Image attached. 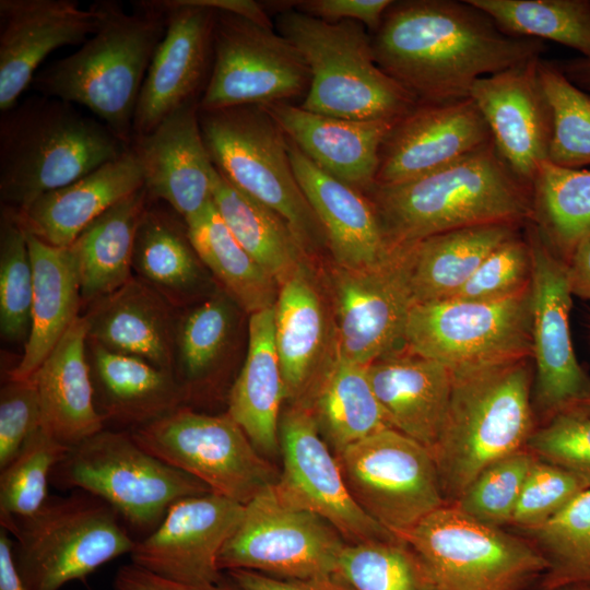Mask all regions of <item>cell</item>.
Instances as JSON below:
<instances>
[{
    "label": "cell",
    "mask_w": 590,
    "mask_h": 590,
    "mask_svg": "<svg viewBox=\"0 0 590 590\" xmlns=\"http://www.w3.org/2000/svg\"><path fill=\"white\" fill-rule=\"evenodd\" d=\"M379 68L417 103L470 97L474 82L542 57L544 42L504 33L469 0H403L371 34Z\"/></svg>",
    "instance_id": "6da1fadb"
},
{
    "label": "cell",
    "mask_w": 590,
    "mask_h": 590,
    "mask_svg": "<svg viewBox=\"0 0 590 590\" xmlns=\"http://www.w3.org/2000/svg\"><path fill=\"white\" fill-rule=\"evenodd\" d=\"M365 196L391 247L471 226H521L533 220L532 187L514 173L493 140L418 178L375 184Z\"/></svg>",
    "instance_id": "7a4b0ae2"
},
{
    "label": "cell",
    "mask_w": 590,
    "mask_h": 590,
    "mask_svg": "<svg viewBox=\"0 0 590 590\" xmlns=\"http://www.w3.org/2000/svg\"><path fill=\"white\" fill-rule=\"evenodd\" d=\"M99 24L81 47L35 75L43 96L91 110L131 146L133 119L153 55L166 30L157 1H141L127 13L116 1L94 2Z\"/></svg>",
    "instance_id": "3957f363"
},
{
    "label": "cell",
    "mask_w": 590,
    "mask_h": 590,
    "mask_svg": "<svg viewBox=\"0 0 590 590\" xmlns=\"http://www.w3.org/2000/svg\"><path fill=\"white\" fill-rule=\"evenodd\" d=\"M528 357L452 370L440 436L432 449L447 504L492 463L523 450L532 434Z\"/></svg>",
    "instance_id": "277c9868"
},
{
    "label": "cell",
    "mask_w": 590,
    "mask_h": 590,
    "mask_svg": "<svg viewBox=\"0 0 590 590\" xmlns=\"http://www.w3.org/2000/svg\"><path fill=\"white\" fill-rule=\"evenodd\" d=\"M129 149L101 120L71 103L43 95L27 98L0 120L2 206L24 210Z\"/></svg>",
    "instance_id": "5b68a950"
},
{
    "label": "cell",
    "mask_w": 590,
    "mask_h": 590,
    "mask_svg": "<svg viewBox=\"0 0 590 590\" xmlns=\"http://www.w3.org/2000/svg\"><path fill=\"white\" fill-rule=\"evenodd\" d=\"M276 27L309 69L303 109L352 120H396L417 104L379 68L371 35L362 23L328 22L287 9L279 14Z\"/></svg>",
    "instance_id": "8992f818"
},
{
    "label": "cell",
    "mask_w": 590,
    "mask_h": 590,
    "mask_svg": "<svg viewBox=\"0 0 590 590\" xmlns=\"http://www.w3.org/2000/svg\"><path fill=\"white\" fill-rule=\"evenodd\" d=\"M0 523L14 536L13 558L26 590L86 585L91 574L130 554L137 542L113 507L83 489L48 496L35 514Z\"/></svg>",
    "instance_id": "52a82bcc"
},
{
    "label": "cell",
    "mask_w": 590,
    "mask_h": 590,
    "mask_svg": "<svg viewBox=\"0 0 590 590\" xmlns=\"http://www.w3.org/2000/svg\"><path fill=\"white\" fill-rule=\"evenodd\" d=\"M49 481L59 489H83L103 499L138 535L137 541L149 535L178 499L211 492L201 481L149 453L130 432L111 428L70 447Z\"/></svg>",
    "instance_id": "ba28073f"
},
{
    "label": "cell",
    "mask_w": 590,
    "mask_h": 590,
    "mask_svg": "<svg viewBox=\"0 0 590 590\" xmlns=\"http://www.w3.org/2000/svg\"><path fill=\"white\" fill-rule=\"evenodd\" d=\"M199 121L215 168L232 186L281 215L307 250L327 244L291 164L287 138L263 106L199 109Z\"/></svg>",
    "instance_id": "9c48e42d"
},
{
    "label": "cell",
    "mask_w": 590,
    "mask_h": 590,
    "mask_svg": "<svg viewBox=\"0 0 590 590\" xmlns=\"http://www.w3.org/2000/svg\"><path fill=\"white\" fill-rule=\"evenodd\" d=\"M401 539L422 560L436 590H520L550 568L540 551L453 504L433 511Z\"/></svg>",
    "instance_id": "30bf717a"
},
{
    "label": "cell",
    "mask_w": 590,
    "mask_h": 590,
    "mask_svg": "<svg viewBox=\"0 0 590 590\" xmlns=\"http://www.w3.org/2000/svg\"><path fill=\"white\" fill-rule=\"evenodd\" d=\"M130 434L149 453L243 505L280 476L227 412L213 415L182 405Z\"/></svg>",
    "instance_id": "8fae6325"
},
{
    "label": "cell",
    "mask_w": 590,
    "mask_h": 590,
    "mask_svg": "<svg viewBox=\"0 0 590 590\" xmlns=\"http://www.w3.org/2000/svg\"><path fill=\"white\" fill-rule=\"evenodd\" d=\"M404 345L451 370L530 357V287L497 300L447 298L414 304Z\"/></svg>",
    "instance_id": "7c38bea8"
},
{
    "label": "cell",
    "mask_w": 590,
    "mask_h": 590,
    "mask_svg": "<svg viewBox=\"0 0 590 590\" xmlns=\"http://www.w3.org/2000/svg\"><path fill=\"white\" fill-rule=\"evenodd\" d=\"M345 545L333 526L288 502L274 484L245 505L240 522L219 554L217 567L285 579L330 577Z\"/></svg>",
    "instance_id": "4fadbf2b"
},
{
    "label": "cell",
    "mask_w": 590,
    "mask_h": 590,
    "mask_svg": "<svg viewBox=\"0 0 590 590\" xmlns=\"http://www.w3.org/2000/svg\"><path fill=\"white\" fill-rule=\"evenodd\" d=\"M335 457L355 502L400 539L447 505L430 450L394 428L358 440Z\"/></svg>",
    "instance_id": "5bb4252c"
},
{
    "label": "cell",
    "mask_w": 590,
    "mask_h": 590,
    "mask_svg": "<svg viewBox=\"0 0 590 590\" xmlns=\"http://www.w3.org/2000/svg\"><path fill=\"white\" fill-rule=\"evenodd\" d=\"M309 84L305 59L273 27L217 11L212 68L199 98L200 110L291 103L305 97Z\"/></svg>",
    "instance_id": "9a60e30c"
},
{
    "label": "cell",
    "mask_w": 590,
    "mask_h": 590,
    "mask_svg": "<svg viewBox=\"0 0 590 590\" xmlns=\"http://www.w3.org/2000/svg\"><path fill=\"white\" fill-rule=\"evenodd\" d=\"M410 275V245L393 247L371 266H335L331 284L337 356L367 366L405 349V326L415 304Z\"/></svg>",
    "instance_id": "2e32d148"
},
{
    "label": "cell",
    "mask_w": 590,
    "mask_h": 590,
    "mask_svg": "<svg viewBox=\"0 0 590 590\" xmlns=\"http://www.w3.org/2000/svg\"><path fill=\"white\" fill-rule=\"evenodd\" d=\"M279 438L282 470L275 487L284 498L322 517L349 544L398 538L355 502L308 408L291 404L281 414Z\"/></svg>",
    "instance_id": "e0dca14e"
},
{
    "label": "cell",
    "mask_w": 590,
    "mask_h": 590,
    "mask_svg": "<svg viewBox=\"0 0 590 590\" xmlns=\"http://www.w3.org/2000/svg\"><path fill=\"white\" fill-rule=\"evenodd\" d=\"M526 238L532 256L530 283L534 399L543 412L557 413L590 399V378L573 350L571 292L566 264L542 239L532 222Z\"/></svg>",
    "instance_id": "ac0fdd59"
},
{
    "label": "cell",
    "mask_w": 590,
    "mask_h": 590,
    "mask_svg": "<svg viewBox=\"0 0 590 590\" xmlns=\"http://www.w3.org/2000/svg\"><path fill=\"white\" fill-rule=\"evenodd\" d=\"M165 34L148 69L133 119V140L197 99L211 73L217 11L203 0H158ZM133 142V141H132Z\"/></svg>",
    "instance_id": "d6986e66"
},
{
    "label": "cell",
    "mask_w": 590,
    "mask_h": 590,
    "mask_svg": "<svg viewBox=\"0 0 590 590\" xmlns=\"http://www.w3.org/2000/svg\"><path fill=\"white\" fill-rule=\"evenodd\" d=\"M244 509L245 505L212 492L178 499L161 523L135 542L131 564L177 582H219L224 578L219 554Z\"/></svg>",
    "instance_id": "ffe728a7"
},
{
    "label": "cell",
    "mask_w": 590,
    "mask_h": 590,
    "mask_svg": "<svg viewBox=\"0 0 590 590\" xmlns=\"http://www.w3.org/2000/svg\"><path fill=\"white\" fill-rule=\"evenodd\" d=\"M492 140L485 119L470 97L417 103L394 121L386 135L375 184L394 185L418 178Z\"/></svg>",
    "instance_id": "44dd1931"
},
{
    "label": "cell",
    "mask_w": 590,
    "mask_h": 590,
    "mask_svg": "<svg viewBox=\"0 0 590 590\" xmlns=\"http://www.w3.org/2000/svg\"><path fill=\"white\" fill-rule=\"evenodd\" d=\"M541 58L481 78L470 91L498 153L531 187L538 166L547 160L553 129L552 108L539 74Z\"/></svg>",
    "instance_id": "7402d4cb"
},
{
    "label": "cell",
    "mask_w": 590,
    "mask_h": 590,
    "mask_svg": "<svg viewBox=\"0 0 590 590\" xmlns=\"http://www.w3.org/2000/svg\"><path fill=\"white\" fill-rule=\"evenodd\" d=\"M95 3L0 0V111L17 104L40 63L63 46L83 45L97 30Z\"/></svg>",
    "instance_id": "603a6c76"
},
{
    "label": "cell",
    "mask_w": 590,
    "mask_h": 590,
    "mask_svg": "<svg viewBox=\"0 0 590 590\" xmlns=\"http://www.w3.org/2000/svg\"><path fill=\"white\" fill-rule=\"evenodd\" d=\"M131 146L150 200L165 201L185 222L213 202L216 169L202 137L199 102L179 108Z\"/></svg>",
    "instance_id": "cb8c5ba5"
},
{
    "label": "cell",
    "mask_w": 590,
    "mask_h": 590,
    "mask_svg": "<svg viewBox=\"0 0 590 590\" xmlns=\"http://www.w3.org/2000/svg\"><path fill=\"white\" fill-rule=\"evenodd\" d=\"M284 134L322 172L366 193L376 182L381 144L397 120H352L292 103L263 106Z\"/></svg>",
    "instance_id": "d4e9b609"
},
{
    "label": "cell",
    "mask_w": 590,
    "mask_h": 590,
    "mask_svg": "<svg viewBox=\"0 0 590 590\" xmlns=\"http://www.w3.org/2000/svg\"><path fill=\"white\" fill-rule=\"evenodd\" d=\"M287 142L294 173L322 226L335 266L362 268L388 257L393 247L370 200L318 168L288 138Z\"/></svg>",
    "instance_id": "484cf974"
},
{
    "label": "cell",
    "mask_w": 590,
    "mask_h": 590,
    "mask_svg": "<svg viewBox=\"0 0 590 590\" xmlns=\"http://www.w3.org/2000/svg\"><path fill=\"white\" fill-rule=\"evenodd\" d=\"M177 311L133 275L118 290L90 304L83 316L87 340L174 374Z\"/></svg>",
    "instance_id": "4316f807"
},
{
    "label": "cell",
    "mask_w": 590,
    "mask_h": 590,
    "mask_svg": "<svg viewBox=\"0 0 590 590\" xmlns=\"http://www.w3.org/2000/svg\"><path fill=\"white\" fill-rule=\"evenodd\" d=\"M367 375L390 426L432 452L447 416L452 370L404 349L367 365Z\"/></svg>",
    "instance_id": "83f0119b"
},
{
    "label": "cell",
    "mask_w": 590,
    "mask_h": 590,
    "mask_svg": "<svg viewBox=\"0 0 590 590\" xmlns=\"http://www.w3.org/2000/svg\"><path fill=\"white\" fill-rule=\"evenodd\" d=\"M143 187L142 166L130 146L116 160L15 212L27 233L51 246L69 247L95 219Z\"/></svg>",
    "instance_id": "f1b7e54d"
},
{
    "label": "cell",
    "mask_w": 590,
    "mask_h": 590,
    "mask_svg": "<svg viewBox=\"0 0 590 590\" xmlns=\"http://www.w3.org/2000/svg\"><path fill=\"white\" fill-rule=\"evenodd\" d=\"M86 344V321L79 315L32 376L42 428L68 447L106 428L95 405Z\"/></svg>",
    "instance_id": "f546056e"
},
{
    "label": "cell",
    "mask_w": 590,
    "mask_h": 590,
    "mask_svg": "<svg viewBox=\"0 0 590 590\" xmlns=\"http://www.w3.org/2000/svg\"><path fill=\"white\" fill-rule=\"evenodd\" d=\"M94 400L106 428L131 432L185 405L174 374L87 340Z\"/></svg>",
    "instance_id": "4dcf8cb0"
},
{
    "label": "cell",
    "mask_w": 590,
    "mask_h": 590,
    "mask_svg": "<svg viewBox=\"0 0 590 590\" xmlns=\"http://www.w3.org/2000/svg\"><path fill=\"white\" fill-rule=\"evenodd\" d=\"M304 266L279 287L274 304V340L285 401L302 403L331 358L322 298Z\"/></svg>",
    "instance_id": "1f68e13d"
},
{
    "label": "cell",
    "mask_w": 590,
    "mask_h": 590,
    "mask_svg": "<svg viewBox=\"0 0 590 590\" xmlns=\"http://www.w3.org/2000/svg\"><path fill=\"white\" fill-rule=\"evenodd\" d=\"M284 400L271 307L249 317L246 358L228 392L226 411L264 457L280 450L279 424Z\"/></svg>",
    "instance_id": "d6a6232c"
},
{
    "label": "cell",
    "mask_w": 590,
    "mask_h": 590,
    "mask_svg": "<svg viewBox=\"0 0 590 590\" xmlns=\"http://www.w3.org/2000/svg\"><path fill=\"white\" fill-rule=\"evenodd\" d=\"M33 266L31 329L11 379H27L39 368L82 305L79 271L69 247L51 246L26 232Z\"/></svg>",
    "instance_id": "836d02e7"
},
{
    "label": "cell",
    "mask_w": 590,
    "mask_h": 590,
    "mask_svg": "<svg viewBox=\"0 0 590 590\" xmlns=\"http://www.w3.org/2000/svg\"><path fill=\"white\" fill-rule=\"evenodd\" d=\"M334 455L391 427L370 385L367 366L331 356L305 400ZM392 428V427H391Z\"/></svg>",
    "instance_id": "e575fe53"
},
{
    "label": "cell",
    "mask_w": 590,
    "mask_h": 590,
    "mask_svg": "<svg viewBox=\"0 0 590 590\" xmlns=\"http://www.w3.org/2000/svg\"><path fill=\"white\" fill-rule=\"evenodd\" d=\"M149 201L143 187L95 219L69 246L78 266L82 305L113 293L133 276L135 234Z\"/></svg>",
    "instance_id": "d590c367"
},
{
    "label": "cell",
    "mask_w": 590,
    "mask_h": 590,
    "mask_svg": "<svg viewBox=\"0 0 590 590\" xmlns=\"http://www.w3.org/2000/svg\"><path fill=\"white\" fill-rule=\"evenodd\" d=\"M520 226L487 224L437 234L410 245L415 304L451 298L499 245Z\"/></svg>",
    "instance_id": "8d00e7d4"
},
{
    "label": "cell",
    "mask_w": 590,
    "mask_h": 590,
    "mask_svg": "<svg viewBox=\"0 0 590 590\" xmlns=\"http://www.w3.org/2000/svg\"><path fill=\"white\" fill-rule=\"evenodd\" d=\"M203 268L187 226L184 229L169 214L148 204L134 239L133 275L179 309L202 285Z\"/></svg>",
    "instance_id": "74e56055"
},
{
    "label": "cell",
    "mask_w": 590,
    "mask_h": 590,
    "mask_svg": "<svg viewBox=\"0 0 590 590\" xmlns=\"http://www.w3.org/2000/svg\"><path fill=\"white\" fill-rule=\"evenodd\" d=\"M213 203L234 237L279 287L306 266L307 249L290 224L270 208L232 186L217 169Z\"/></svg>",
    "instance_id": "f35d334b"
},
{
    "label": "cell",
    "mask_w": 590,
    "mask_h": 590,
    "mask_svg": "<svg viewBox=\"0 0 590 590\" xmlns=\"http://www.w3.org/2000/svg\"><path fill=\"white\" fill-rule=\"evenodd\" d=\"M185 224L200 260L239 308L252 315L274 307L278 283L234 237L213 202Z\"/></svg>",
    "instance_id": "ab89813d"
},
{
    "label": "cell",
    "mask_w": 590,
    "mask_h": 590,
    "mask_svg": "<svg viewBox=\"0 0 590 590\" xmlns=\"http://www.w3.org/2000/svg\"><path fill=\"white\" fill-rule=\"evenodd\" d=\"M233 304L226 293L213 295L177 315L173 373L186 406L216 380L235 328Z\"/></svg>",
    "instance_id": "60d3db41"
},
{
    "label": "cell",
    "mask_w": 590,
    "mask_h": 590,
    "mask_svg": "<svg viewBox=\"0 0 590 590\" xmlns=\"http://www.w3.org/2000/svg\"><path fill=\"white\" fill-rule=\"evenodd\" d=\"M532 223L555 252L570 256L590 235V170L543 161L532 181Z\"/></svg>",
    "instance_id": "b9f144b4"
},
{
    "label": "cell",
    "mask_w": 590,
    "mask_h": 590,
    "mask_svg": "<svg viewBox=\"0 0 590 590\" xmlns=\"http://www.w3.org/2000/svg\"><path fill=\"white\" fill-rule=\"evenodd\" d=\"M506 34L551 40L590 59V0H469Z\"/></svg>",
    "instance_id": "7bdbcfd3"
},
{
    "label": "cell",
    "mask_w": 590,
    "mask_h": 590,
    "mask_svg": "<svg viewBox=\"0 0 590 590\" xmlns=\"http://www.w3.org/2000/svg\"><path fill=\"white\" fill-rule=\"evenodd\" d=\"M335 576L353 590H436L422 560L400 538L346 543Z\"/></svg>",
    "instance_id": "ee69618b"
},
{
    "label": "cell",
    "mask_w": 590,
    "mask_h": 590,
    "mask_svg": "<svg viewBox=\"0 0 590 590\" xmlns=\"http://www.w3.org/2000/svg\"><path fill=\"white\" fill-rule=\"evenodd\" d=\"M33 266L26 231L13 209L0 221V332L10 343L26 342L31 329Z\"/></svg>",
    "instance_id": "f6af8a7d"
},
{
    "label": "cell",
    "mask_w": 590,
    "mask_h": 590,
    "mask_svg": "<svg viewBox=\"0 0 590 590\" xmlns=\"http://www.w3.org/2000/svg\"><path fill=\"white\" fill-rule=\"evenodd\" d=\"M539 74L553 116L547 161L578 169L590 165V95L574 85L555 61H539Z\"/></svg>",
    "instance_id": "bcb514c9"
},
{
    "label": "cell",
    "mask_w": 590,
    "mask_h": 590,
    "mask_svg": "<svg viewBox=\"0 0 590 590\" xmlns=\"http://www.w3.org/2000/svg\"><path fill=\"white\" fill-rule=\"evenodd\" d=\"M69 449L39 426L0 469V518L35 514L48 498L52 469Z\"/></svg>",
    "instance_id": "7dc6e473"
},
{
    "label": "cell",
    "mask_w": 590,
    "mask_h": 590,
    "mask_svg": "<svg viewBox=\"0 0 590 590\" xmlns=\"http://www.w3.org/2000/svg\"><path fill=\"white\" fill-rule=\"evenodd\" d=\"M528 531L538 541L556 579L590 578V488L580 492L550 520Z\"/></svg>",
    "instance_id": "c3c4849f"
},
{
    "label": "cell",
    "mask_w": 590,
    "mask_h": 590,
    "mask_svg": "<svg viewBox=\"0 0 590 590\" xmlns=\"http://www.w3.org/2000/svg\"><path fill=\"white\" fill-rule=\"evenodd\" d=\"M535 457L526 448L485 468L453 503L474 519L500 527L510 523Z\"/></svg>",
    "instance_id": "681fc988"
},
{
    "label": "cell",
    "mask_w": 590,
    "mask_h": 590,
    "mask_svg": "<svg viewBox=\"0 0 590 590\" xmlns=\"http://www.w3.org/2000/svg\"><path fill=\"white\" fill-rule=\"evenodd\" d=\"M526 448L590 488V414L576 406L555 413L545 426L532 432Z\"/></svg>",
    "instance_id": "f907efd6"
},
{
    "label": "cell",
    "mask_w": 590,
    "mask_h": 590,
    "mask_svg": "<svg viewBox=\"0 0 590 590\" xmlns=\"http://www.w3.org/2000/svg\"><path fill=\"white\" fill-rule=\"evenodd\" d=\"M532 256L520 234L494 249L469 281L451 297L497 300L523 293L530 287Z\"/></svg>",
    "instance_id": "816d5d0a"
},
{
    "label": "cell",
    "mask_w": 590,
    "mask_h": 590,
    "mask_svg": "<svg viewBox=\"0 0 590 590\" xmlns=\"http://www.w3.org/2000/svg\"><path fill=\"white\" fill-rule=\"evenodd\" d=\"M587 486L574 474L535 457L510 524L534 529L556 515Z\"/></svg>",
    "instance_id": "f5cc1de1"
},
{
    "label": "cell",
    "mask_w": 590,
    "mask_h": 590,
    "mask_svg": "<svg viewBox=\"0 0 590 590\" xmlns=\"http://www.w3.org/2000/svg\"><path fill=\"white\" fill-rule=\"evenodd\" d=\"M39 426V401L33 378H8L0 391V469Z\"/></svg>",
    "instance_id": "db71d44e"
},
{
    "label": "cell",
    "mask_w": 590,
    "mask_h": 590,
    "mask_svg": "<svg viewBox=\"0 0 590 590\" xmlns=\"http://www.w3.org/2000/svg\"><path fill=\"white\" fill-rule=\"evenodd\" d=\"M391 0H304L292 2L297 11L328 22L344 20L362 23L374 34L380 26Z\"/></svg>",
    "instance_id": "11a10c76"
},
{
    "label": "cell",
    "mask_w": 590,
    "mask_h": 590,
    "mask_svg": "<svg viewBox=\"0 0 590 590\" xmlns=\"http://www.w3.org/2000/svg\"><path fill=\"white\" fill-rule=\"evenodd\" d=\"M227 576L243 590H353L339 577L285 579L247 569H232Z\"/></svg>",
    "instance_id": "9f6ffc18"
},
{
    "label": "cell",
    "mask_w": 590,
    "mask_h": 590,
    "mask_svg": "<svg viewBox=\"0 0 590 590\" xmlns=\"http://www.w3.org/2000/svg\"><path fill=\"white\" fill-rule=\"evenodd\" d=\"M115 590H243L229 577L219 582L205 585H190L177 582L133 564L121 566L114 579Z\"/></svg>",
    "instance_id": "6f0895ef"
},
{
    "label": "cell",
    "mask_w": 590,
    "mask_h": 590,
    "mask_svg": "<svg viewBox=\"0 0 590 590\" xmlns=\"http://www.w3.org/2000/svg\"><path fill=\"white\" fill-rule=\"evenodd\" d=\"M566 274L571 294L590 299V235L571 251Z\"/></svg>",
    "instance_id": "680465c9"
},
{
    "label": "cell",
    "mask_w": 590,
    "mask_h": 590,
    "mask_svg": "<svg viewBox=\"0 0 590 590\" xmlns=\"http://www.w3.org/2000/svg\"><path fill=\"white\" fill-rule=\"evenodd\" d=\"M13 540L9 532L0 530V590H26L13 558Z\"/></svg>",
    "instance_id": "91938a15"
},
{
    "label": "cell",
    "mask_w": 590,
    "mask_h": 590,
    "mask_svg": "<svg viewBox=\"0 0 590 590\" xmlns=\"http://www.w3.org/2000/svg\"><path fill=\"white\" fill-rule=\"evenodd\" d=\"M563 74L577 87L590 95V59L576 57L555 61Z\"/></svg>",
    "instance_id": "94428289"
},
{
    "label": "cell",
    "mask_w": 590,
    "mask_h": 590,
    "mask_svg": "<svg viewBox=\"0 0 590 590\" xmlns=\"http://www.w3.org/2000/svg\"><path fill=\"white\" fill-rule=\"evenodd\" d=\"M576 408H578L579 410L590 414V399L583 401V402H580L578 403L577 405H574Z\"/></svg>",
    "instance_id": "6125c7cd"
},
{
    "label": "cell",
    "mask_w": 590,
    "mask_h": 590,
    "mask_svg": "<svg viewBox=\"0 0 590 590\" xmlns=\"http://www.w3.org/2000/svg\"><path fill=\"white\" fill-rule=\"evenodd\" d=\"M566 590H585V589H574V588H570V589H566Z\"/></svg>",
    "instance_id": "be15d7a7"
}]
</instances>
